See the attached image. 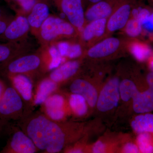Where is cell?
<instances>
[{
    "label": "cell",
    "instance_id": "obj_1",
    "mask_svg": "<svg viewBox=\"0 0 153 153\" xmlns=\"http://www.w3.org/2000/svg\"><path fill=\"white\" fill-rule=\"evenodd\" d=\"M17 122L38 150L45 153L60 152L84 132L82 124L53 120L39 112H31Z\"/></svg>",
    "mask_w": 153,
    "mask_h": 153
},
{
    "label": "cell",
    "instance_id": "obj_2",
    "mask_svg": "<svg viewBox=\"0 0 153 153\" xmlns=\"http://www.w3.org/2000/svg\"><path fill=\"white\" fill-rule=\"evenodd\" d=\"M50 47H42L0 65V76L24 75L33 81L51 69L54 61Z\"/></svg>",
    "mask_w": 153,
    "mask_h": 153
},
{
    "label": "cell",
    "instance_id": "obj_3",
    "mask_svg": "<svg viewBox=\"0 0 153 153\" xmlns=\"http://www.w3.org/2000/svg\"><path fill=\"white\" fill-rule=\"evenodd\" d=\"M80 33L68 21L50 15L41 26L36 38L41 46L50 47L60 41L78 43Z\"/></svg>",
    "mask_w": 153,
    "mask_h": 153
},
{
    "label": "cell",
    "instance_id": "obj_4",
    "mask_svg": "<svg viewBox=\"0 0 153 153\" xmlns=\"http://www.w3.org/2000/svg\"><path fill=\"white\" fill-rule=\"evenodd\" d=\"M131 38L108 37L82 52L80 57L84 61L102 62L122 57L129 53Z\"/></svg>",
    "mask_w": 153,
    "mask_h": 153
},
{
    "label": "cell",
    "instance_id": "obj_5",
    "mask_svg": "<svg viewBox=\"0 0 153 153\" xmlns=\"http://www.w3.org/2000/svg\"><path fill=\"white\" fill-rule=\"evenodd\" d=\"M6 81L7 85L0 100V119L18 122L26 115L25 103L16 88Z\"/></svg>",
    "mask_w": 153,
    "mask_h": 153
},
{
    "label": "cell",
    "instance_id": "obj_6",
    "mask_svg": "<svg viewBox=\"0 0 153 153\" xmlns=\"http://www.w3.org/2000/svg\"><path fill=\"white\" fill-rule=\"evenodd\" d=\"M66 16L67 21L79 32L85 25L83 0H49Z\"/></svg>",
    "mask_w": 153,
    "mask_h": 153
},
{
    "label": "cell",
    "instance_id": "obj_7",
    "mask_svg": "<svg viewBox=\"0 0 153 153\" xmlns=\"http://www.w3.org/2000/svg\"><path fill=\"white\" fill-rule=\"evenodd\" d=\"M9 129L10 137L0 153H35L39 151L32 140L19 126L10 125Z\"/></svg>",
    "mask_w": 153,
    "mask_h": 153
},
{
    "label": "cell",
    "instance_id": "obj_8",
    "mask_svg": "<svg viewBox=\"0 0 153 153\" xmlns=\"http://www.w3.org/2000/svg\"><path fill=\"white\" fill-rule=\"evenodd\" d=\"M120 80L117 76L110 79L98 94L96 107L99 111L106 113L117 106L120 98Z\"/></svg>",
    "mask_w": 153,
    "mask_h": 153
},
{
    "label": "cell",
    "instance_id": "obj_9",
    "mask_svg": "<svg viewBox=\"0 0 153 153\" xmlns=\"http://www.w3.org/2000/svg\"><path fill=\"white\" fill-rule=\"evenodd\" d=\"M138 1L123 0L107 19L105 33L102 40L111 37L115 32L123 29L129 20L132 10Z\"/></svg>",
    "mask_w": 153,
    "mask_h": 153
},
{
    "label": "cell",
    "instance_id": "obj_10",
    "mask_svg": "<svg viewBox=\"0 0 153 153\" xmlns=\"http://www.w3.org/2000/svg\"><path fill=\"white\" fill-rule=\"evenodd\" d=\"M107 19L94 20L85 25L80 32L78 44L82 52L102 40L105 33Z\"/></svg>",
    "mask_w": 153,
    "mask_h": 153
},
{
    "label": "cell",
    "instance_id": "obj_11",
    "mask_svg": "<svg viewBox=\"0 0 153 153\" xmlns=\"http://www.w3.org/2000/svg\"><path fill=\"white\" fill-rule=\"evenodd\" d=\"M30 33V26L27 16L16 15L6 29L1 41L20 42L27 41Z\"/></svg>",
    "mask_w": 153,
    "mask_h": 153
},
{
    "label": "cell",
    "instance_id": "obj_12",
    "mask_svg": "<svg viewBox=\"0 0 153 153\" xmlns=\"http://www.w3.org/2000/svg\"><path fill=\"white\" fill-rule=\"evenodd\" d=\"M84 63L82 57L67 61L51 71L47 77L57 84L70 80L77 76L82 70Z\"/></svg>",
    "mask_w": 153,
    "mask_h": 153
},
{
    "label": "cell",
    "instance_id": "obj_13",
    "mask_svg": "<svg viewBox=\"0 0 153 153\" xmlns=\"http://www.w3.org/2000/svg\"><path fill=\"white\" fill-rule=\"evenodd\" d=\"M123 0H102L89 6L85 11V25L99 19H108Z\"/></svg>",
    "mask_w": 153,
    "mask_h": 153
},
{
    "label": "cell",
    "instance_id": "obj_14",
    "mask_svg": "<svg viewBox=\"0 0 153 153\" xmlns=\"http://www.w3.org/2000/svg\"><path fill=\"white\" fill-rule=\"evenodd\" d=\"M49 0H40L27 16L30 33L35 38L38 36L41 26L50 16Z\"/></svg>",
    "mask_w": 153,
    "mask_h": 153
},
{
    "label": "cell",
    "instance_id": "obj_15",
    "mask_svg": "<svg viewBox=\"0 0 153 153\" xmlns=\"http://www.w3.org/2000/svg\"><path fill=\"white\" fill-rule=\"evenodd\" d=\"M29 40L20 42H4L0 44V65L12 59L33 51Z\"/></svg>",
    "mask_w": 153,
    "mask_h": 153
},
{
    "label": "cell",
    "instance_id": "obj_16",
    "mask_svg": "<svg viewBox=\"0 0 153 153\" xmlns=\"http://www.w3.org/2000/svg\"><path fill=\"white\" fill-rule=\"evenodd\" d=\"M3 79L13 85L22 97L25 104V116L27 115V104L30 108L32 104L34 105L33 81L29 77L21 74L8 76Z\"/></svg>",
    "mask_w": 153,
    "mask_h": 153
},
{
    "label": "cell",
    "instance_id": "obj_17",
    "mask_svg": "<svg viewBox=\"0 0 153 153\" xmlns=\"http://www.w3.org/2000/svg\"><path fill=\"white\" fill-rule=\"evenodd\" d=\"M69 90L72 94L82 96L87 102L88 106L93 108L96 105L98 94L94 85L85 78H75L71 82Z\"/></svg>",
    "mask_w": 153,
    "mask_h": 153
},
{
    "label": "cell",
    "instance_id": "obj_18",
    "mask_svg": "<svg viewBox=\"0 0 153 153\" xmlns=\"http://www.w3.org/2000/svg\"><path fill=\"white\" fill-rule=\"evenodd\" d=\"M65 104V98L63 96L53 93L43 104L45 114L53 120L62 121L66 115Z\"/></svg>",
    "mask_w": 153,
    "mask_h": 153
},
{
    "label": "cell",
    "instance_id": "obj_19",
    "mask_svg": "<svg viewBox=\"0 0 153 153\" xmlns=\"http://www.w3.org/2000/svg\"><path fill=\"white\" fill-rule=\"evenodd\" d=\"M132 109L137 114L153 111V90H140L132 100Z\"/></svg>",
    "mask_w": 153,
    "mask_h": 153
},
{
    "label": "cell",
    "instance_id": "obj_20",
    "mask_svg": "<svg viewBox=\"0 0 153 153\" xmlns=\"http://www.w3.org/2000/svg\"><path fill=\"white\" fill-rule=\"evenodd\" d=\"M131 125L137 134L148 133L153 135V114H137L131 121Z\"/></svg>",
    "mask_w": 153,
    "mask_h": 153
},
{
    "label": "cell",
    "instance_id": "obj_21",
    "mask_svg": "<svg viewBox=\"0 0 153 153\" xmlns=\"http://www.w3.org/2000/svg\"><path fill=\"white\" fill-rule=\"evenodd\" d=\"M58 85L47 77L41 80L34 98V105L43 104L47 98L57 90Z\"/></svg>",
    "mask_w": 153,
    "mask_h": 153
},
{
    "label": "cell",
    "instance_id": "obj_22",
    "mask_svg": "<svg viewBox=\"0 0 153 153\" xmlns=\"http://www.w3.org/2000/svg\"><path fill=\"white\" fill-rule=\"evenodd\" d=\"M128 52L140 62L147 61L153 52L147 45L137 38H130L128 44Z\"/></svg>",
    "mask_w": 153,
    "mask_h": 153
},
{
    "label": "cell",
    "instance_id": "obj_23",
    "mask_svg": "<svg viewBox=\"0 0 153 153\" xmlns=\"http://www.w3.org/2000/svg\"><path fill=\"white\" fill-rule=\"evenodd\" d=\"M137 83L131 79L125 78L120 81V98L124 102L131 100L140 89Z\"/></svg>",
    "mask_w": 153,
    "mask_h": 153
},
{
    "label": "cell",
    "instance_id": "obj_24",
    "mask_svg": "<svg viewBox=\"0 0 153 153\" xmlns=\"http://www.w3.org/2000/svg\"><path fill=\"white\" fill-rule=\"evenodd\" d=\"M68 104L72 112L79 117L84 116L88 111L87 102L79 94H72L69 97Z\"/></svg>",
    "mask_w": 153,
    "mask_h": 153
},
{
    "label": "cell",
    "instance_id": "obj_25",
    "mask_svg": "<svg viewBox=\"0 0 153 153\" xmlns=\"http://www.w3.org/2000/svg\"><path fill=\"white\" fill-rule=\"evenodd\" d=\"M123 31L127 38H137L143 33L141 23L138 19L130 17Z\"/></svg>",
    "mask_w": 153,
    "mask_h": 153
},
{
    "label": "cell",
    "instance_id": "obj_26",
    "mask_svg": "<svg viewBox=\"0 0 153 153\" xmlns=\"http://www.w3.org/2000/svg\"><path fill=\"white\" fill-rule=\"evenodd\" d=\"M136 142L140 153H153V135L148 133L137 134Z\"/></svg>",
    "mask_w": 153,
    "mask_h": 153
},
{
    "label": "cell",
    "instance_id": "obj_27",
    "mask_svg": "<svg viewBox=\"0 0 153 153\" xmlns=\"http://www.w3.org/2000/svg\"><path fill=\"white\" fill-rule=\"evenodd\" d=\"M14 17L15 16L5 7L0 5V41L6 29Z\"/></svg>",
    "mask_w": 153,
    "mask_h": 153
},
{
    "label": "cell",
    "instance_id": "obj_28",
    "mask_svg": "<svg viewBox=\"0 0 153 153\" xmlns=\"http://www.w3.org/2000/svg\"><path fill=\"white\" fill-rule=\"evenodd\" d=\"M122 152L126 153H140L136 142L130 141L126 143L123 146Z\"/></svg>",
    "mask_w": 153,
    "mask_h": 153
},
{
    "label": "cell",
    "instance_id": "obj_29",
    "mask_svg": "<svg viewBox=\"0 0 153 153\" xmlns=\"http://www.w3.org/2000/svg\"><path fill=\"white\" fill-rule=\"evenodd\" d=\"M107 149V146L104 141L98 140L92 146L91 152L94 153H105Z\"/></svg>",
    "mask_w": 153,
    "mask_h": 153
},
{
    "label": "cell",
    "instance_id": "obj_30",
    "mask_svg": "<svg viewBox=\"0 0 153 153\" xmlns=\"http://www.w3.org/2000/svg\"><path fill=\"white\" fill-rule=\"evenodd\" d=\"M2 1L7 4L10 8L14 12L23 4L30 0H2Z\"/></svg>",
    "mask_w": 153,
    "mask_h": 153
},
{
    "label": "cell",
    "instance_id": "obj_31",
    "mask_svg": "<svg viewBox=\"0 0 153 153\" xmlns=\"http://www.w3.org/2000/svg\"><path fill=\"white\" fill-rule=\"evenodd\" d=\"M144 77L148 88L153 90V71L149 70Z\"/></svg>",
    "mask_w": 153,
    "mask_h": 153
},
{
    "label": "cell",
    "instance_id": "obj_32",
    "mask_svg": "<svg viewBox=\"0 0 153 153\" xmlns=\"http://www.w3.org/2000/svg\"><path fill=\"white\" fill-rule=\"evenodd\" d=\"M10 124L9 122L4 121L0 119V135L4 132L7 131Z\"/></svg>",
    "mask_w": 153,
    "mask_h": 153
},
{
    "label": "cell",
    "instance_id": "obj_33",
    "mask_svg": "<svg viewBox=\"0 0 153 153\" xmlns=\"http://www.w3.org/2000/svg\"><path fill=\"white\" fill-rule=\"evenodd\" d=\"M7 82L4 79L0 76V100L1 98L5 89Z\"/></svg>",
    "mask_w": 153,
    "mask_h": 153
},
{
    "label": "cell",
    "instance_id": "obj_34",
    "mask_svg": "<svg viewBox=\"0 0 153 153\" xmlns=\"http://www.w3.org/2000/svg\"><path fill=\"white\" fill-rule=\"evenodd\" d=\"M102 0H83L84 1V5L85 8V10L87 7H89V6L92 5Z\"/></svg>",
    "mask_w": 153,
    "mask_h": 153
},
{
    "label": "cell",
    "instance_id": "obj_35",
    "mask_svg": "<svg viewBox=\"0 0 153 153\" xmlns=\"http://www.w3.org/2000/svg\"><path fill=\"white\" fill-rule=\"evenodd\" d=\"M147 62H148L149 69L151 71H153V52L150 57H149Z\"/></svg>",
    "mask_w": 153,
    "mask_h": 153
},
{
    "label": "cell",
    "instance_id": "obj_36",
    "mask_svg": "<svg viewBox=\"0 0 153 153\" xmlns=\"http://www.w3.org/2000/svg\"><path fill=\"white\" fill-rule=\"evenodd\" d=\"M149 4L153 7V0H147Z\"/></svg>",
    "mask_w": 153,
    "mask_h": 153
},
{
    "label": "cell",
    "instance_id": "obj_37",
    "mask_svg": "<svg viewBox=\"0 0 153 153\" xmlns=\"http://www.w3.org/2000/svg\"><path fill=\"white\" fill-rule=\"evenodd\" d=\"M150 19L151 20H152V22H153V11H152V13L151 14Z\"/></svg>",
    "mask_w": 153,
    "mask_h": 153
}]
</instances>
